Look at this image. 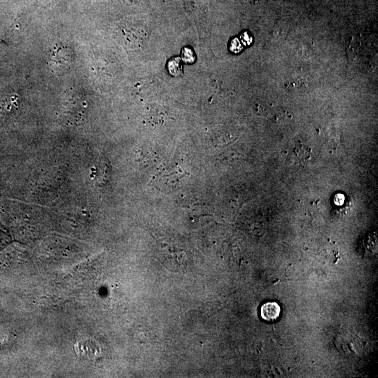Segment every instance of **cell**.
<instances>
[{
  "mask_svg": "<svg viewBox=\"0 0 378 378\" xmlns=\"http://www.w3.org/2000/svg\"><path fill=\"white\" fill-rule=\"evenodd\" d=\"M76 354L81 359L93 361L98 356V349L96 344L92 340L79 341L75 345Z\"/></svg>",
  "mask_w": 378,
  "mask_h": 378,
  "instance_id": "6da1fadb",
  "label": "cell"
},
{
  "mask_svg": "<svg viewBox=\"0 0 378 378\" xmlns=\"http://www.w3.org/2000/svg\"><path fill=\"white\" fill-rule=\"evenodd\" d=\"M280 306L277 302H266L262 305L261 316L265 321L272 322L278 319L280 316Z\"/></svg>",
  "mask_w": 378,
  "mask_h": 378,
  "instance_id": "7a4b0ae2",
  "label": "cell"
},
{
  "mask_svg": "<svg viewBox=\"0 0 378 378\" xmlns=\"http://www.w3.org/2000/svg\"><path fill=\"white\" fill-rule=\"evenodd\" d=\"M182 172H179V169H172V170H169L167 168L166 170L163 172H161V174L156 176L157 179L159 182L162 183H166L167 186H172V184H175L176 183L178 182L179 177H180L181 174Z\"/></svg>",
  "mask_w": 378,
  "mask_h": 378,
  "instance_id": "3957f363",
  "label": "cell"
},
{
  "mask_svg": "<svg viewBox=\"0 0 378 378\" xmlns=\"http://www.w3.org/2000/svg\"><path fill=\"white\" fill-rule=\"evenodd\" d=\"M182 56L183 59H184V61H185L186 62L189 63V56L190 59H191V62H193V61H194V59H193V52H191V50L189 51V54H187V53H186V51L184 50V52H183Z\"/></svg>",
  "mask_w": 378,
  "mask_h": 378,
  "instance_id": "277c9868",
  "label": "cell"
}]
</instances>
